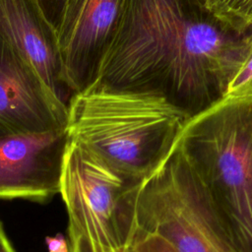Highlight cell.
Returning <instances> with one entry per match:
<instances>
[{
    "label": "cell",
    "instance_id": "cell-16",
    "mask_svg": "<svg viewBox=\"0 0 252 252\" xmlns=\"http://www.w3.org/2000/svg\"><path fill=\"white\" fill-rule=\"evenodd\" d=\"M0 252H16L0 220Z\"/></svg>",
    "mask_w": 252,
    "mask_h": 252
},
{
    "label": "cell",
    "instance_id": "cell-13",
    "mask_svg": "<svg viewBox=\"0 0 252 252\" xmlns=\"http://www.w3.org/2000/svg\"><path fill=\"white\" fill-rule=\"evenodd\" d=\"M68 240L70 252H131L130 247L121 249H108L91 241L85 235L68 228Z\"/></svg>",
    "mask_w": 252,
    "mask_h": 252
},
{
    "label": "cell",
    "instance_id": "cell-2",
    "mask_svg": "<svg viewBox=\"0 0 252 252\" xmlns=\"http://www.w3.org/2000/svg\"><path fill=\"white\" fill-rule=\"evenodd\" d=\"M188 117L163 94L94 83L68 100L70 140L143 183L166 160Z\"/></svg>",
    "mask_w": 252,
    "mask_h": 252
},
{
    "label": "cell",
    "instance_id": "cell-15",
    "mask_svg": "<svg viewBox=\"0 0 252 252\" xmlns=\"http://www.w3.org/2000/svg\"><path fill=\"white\" fill-rule=\"evenodd\" d=\"M45 244L48 252H70L68 237L60 232L54 236H46Z\"/></svg>",
    "mask_w": 252,
    "mask_h": 252
},
{
    "label": "cell",
    "instance_id": "cell-1",
    "mask_svg": "<svg viewBox=\"0 0 252 252\" xmlns=\"http://www.w3.org/2000/svg\"><path fill=\"white\" fill-rule=\"evenodd\" d=\"M246 44L194 0H126L95 83L159 93L190 119L221 99Z\"/></svg>",
    "mask_w": 252,
    "mask_h": 252
},
{
    "label": "cell",
    "instance_id": "cell-4",
    "mask_svg": "<svg viewBox=\"0 0 252 252\" xmlns=\"http://www.w3.org/2000/svg\"><path fill=\"white\" fill-rule=\"evenodd\" d=\"M137 230L167 240L176 252H242L219 218L178 141L166 160L141 185Z\"/></svg>",
    "mask_w": 252,
    "mask_h": 252
},
{
    "label": "cell",
    "instance_id": "cell-10",
    "mask_svg": "<svg viewBox=\"0 0 252 252\" xmlns=\"http://www.w3.org/2000/svg\"><path fill=\"white\" fill-rule=\"evenodd\" d=\"M203 10L236 34L252 31V0H205Z\"/></svg>",
    "mask_w": 252,
    "mask_h": 252
},
{
    "label": "cell",
    "instance_id": "cell-8",
    "mask_svg": "<svg viewBox=\"0 0 252 252\" xmlns=\"http://www.w3.org/2000/svg\"><path fill=\"white\" fill-rule=\"evenodd\" d=\"M68 104L0 36V134L67 128Z\"/></svg>",
    "mask_w": 252,
    "mask_h": 252
},
{
    "label": "cell",
    "instance_id": "cell-3",
    "mask_svg": "<svg viewBox=\"0 0 252 252\" xmlns=\"http://www.w3.org/2000/svg\"><path fill=\"white\" fill-rule=\"evenodd\" d=\"M178 145L235 244L252 252V100L188 119Z\"/></svg>",
    "mask_w": 252,
    "mask_h": 252
},
{
    "label": "cell",
    "instance_id": "cell-12",
    "mask_svg": "<svg viewBox=\"0 0 252 252\" xmlns=\"http://www.w3.org/2000/svg\"><path fill=\"white\" fill-rule=\"evenodd\" d=\"M130 249L131 252H176L163 237L141 231H136Z\"/></svg>",
    "mask_w": 252,
    "mask_h": 252
},
{
    "label": "cell",
    "instance_id": "cell-17",
    "mask_svg": "<svg viewBox=\"0 0 252 252\" xmlns=\"http://www.w3.org/2000/svg\"><path fill=\"white\" fill-rule=\"evenodd\" d=\"M194 2H195L199 7H201V8L203 9V5H204V3H205V0H194Z\"/></svg>",
    "mask_w": 252,
    "mask_h": 252
},
{
    "label": "cell",
    "instance_id": "cell-7",
    "mask_svg": "<svg viewBox=\"0 0 252 252\" xmlns=\"http://www.w3.org/2000/svg\"><path fill=\"white\" fill-rule=\"evenodd\" d=\"M67 129L0 134V199L44 203L60 192Z\"/></svg>",
    "mask_w": 252,
    "mask_h": 252
},
{
    "label": "cell",
    "instance_id": "cell-14",
    "mask_svg": "<svg viewBox=\"0 0 252 252\" xmlns=\"http://www.w3.org/2000/svg\"><path fill=\"white\" fill-rule=\"evenodd\" d=\"M38 2L48 20L57 28L66 0H38Z\"/></svg>",
    "mask_w": 252,
    "mask_h": 252
},
{
    "label": "cell",
    "instance_id": "cell-11",
    "mask_svg": "<svg viewBox=\"0 0 252 252\" xmlns=\"http://www.w3.org/2000/svg\"><path fill=\"white\" fill-rule=\"evenodd\" d=\"M246 41L243 59L230 78L221 102L252 100V31L246 33Z\"/></svg>",
    "mask_w": 252,
    "mask_h": 252
},
{
    "label": "cell",
    "instance_id": "cell-5",
    "mask_svg": "<svg viewBox=\"0 0 252 252\" xmlns=\"http://www.w3.org/2000/svg\"><path fill=\"white\" fill-rule=\"evenodd\" d=\"M141 185L70 140L59 192L68 214V228L104 248L130 247L137 230Z\"/></svg>",
    "mask_w": 252,
    "mask_h": 252
},
{
    "label": "cell",
    "instance_id": "cell-9",
    "mask_svg": "<svg viewBox=\"0 0 252 252\" xmlns=\"http://www.w3.org/2000/svg\"><path fill=\"white\" fill-rule=\"evenodd\" d=\"M0 36L35 69L58 97L69 100L57 31L38 0H0Z\"/></svg>",
    "mask_w": 252,
    "mask_h": 252
},
{
    "label": "cell",
    "instance_id": "cell-6",
    "mask_svg": "<svg viewBox=\"0 0 252 252\" xmlns=\"http://www.w3.org/2000/svg\"><path fill=\"white\" fill-rule=\"evenodd\" d=\"M126 0H66L56 28L70 97L96 82Z\"/></svg>",
    "mask_w": 252,
    "mask_h": 252
}]
</instances>
